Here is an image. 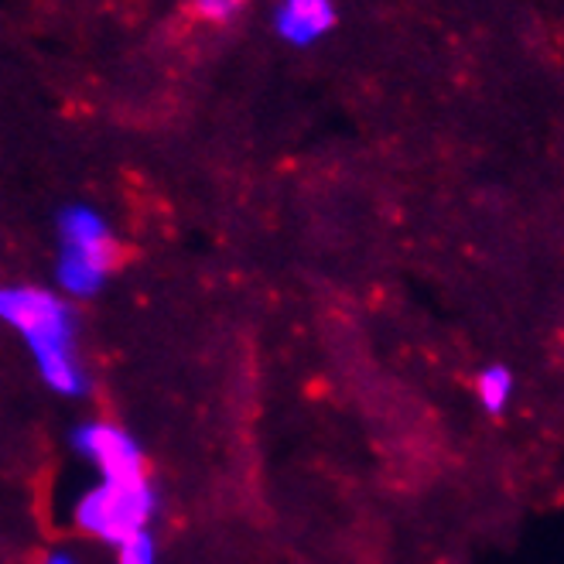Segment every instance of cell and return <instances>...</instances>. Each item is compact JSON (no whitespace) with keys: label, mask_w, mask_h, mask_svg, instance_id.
Returning <instances> with one entry per match:
<instances>
[{"label":"cell","mask_w":564,"mask_h":564,"mask_svg":"<svg viewBox=\"0 0 564 564\" xmlns=\"http://www.w3.org/2000/svg\"><path fill=\"white\" fill-rule=\"evenodd\" d=\"M0 322L28 343L42 380L55 393H86V370L76 349V315L55 291L28 284L0 288Z\"/></svg>","instance_id":"obj_1"},{"label":"cell","mask_w":564,"mask_h":564,"mask_svg":"<svg viewBox=\"0 0 564 564\" xmlns=\"http://www.w3.org/2000/svg\"><path fill=\"white\" fill-rule=\"evenodd\" d=\"M58 288L73 297H89L104 288L113 271V234L110 223L93 206H65L58 213Z\"/></svg>","instance_id":"obj_2"},{"label":"cell","mask_w":564,"mask_h":564,"mask_svg":"<svg viewBox=\"0 0 564 564\" xmlns=\"http://www.w3.org/2000/svg\"><path fill=\"white\" fill-rule=\"evenodd\" d=\"M154 510H158V492L148 482V476L99 482L89 492H83V500L76 507V523L99 541L123 544L144 534Z\"/></svg>","instance_id":"obj_3"},{"label":"cell","mask_w":564,"mask_h":564,"mask_svg":"<svg viewBox=\"0 0 564 564\" xmlns=\"http://www.w3.org/2000/svg\"><path fill=\"white\" fill-rule=\"evenodd\" d=\"M73 445L83 458L104 476V482L120 479H144V452L134 435H127L120 424L110 421H86L76 427Z\"/></svg>","instance_id":"obj_4"},{"label":"cell","mask_w":564,"mask_h":564,"mask_svg":"<svg viewBox=\"0 0 564 564\" xmlns=\"http://www.w3.org/2000/svg\"><path fill=\"white\" fill-rule=\"evenodd\" d=\"M336 28V4L332 0H281L274 8V31L294 48L322 42Z\"/></svg>","instance_id":"obj_5"},{"label":"cell","mask_w":564,"mask_h":564,"mask_svg":"<svg viewBox=\"0 0 564 564\" xmlns=\"http://www.w3.org/2000/svg\"><path fill=\"white\" fill-rule=\"evenodd\" d=\"M476 390H479L482 408H486L489 414H500V411L507 408V401H510V393H513V373H510L507 367H486V370L479 373Z\"/></svg>","instance_id":"obj_6"},{"label":"cell","mask_w":564,"mask_h":564,"mask_svg":"<svg viewBox=\"0 0 564 564\" xmlns=\"http://www.w3.org/2000/svg\"><path fill=\"white\" fill-rule=\"evenodd\" d=\"M120 554H117V564H158V554H154V541L151 534L144 530V534L130 538L123 544H117Z\"/></svg>","instance_id":"obj_7"},{"label":"cell","mask_w":564,"mask_h":564,"mask_svg":"<svg viewBox=\"0 0 564 564\" xmlns=\"http://www.w3.org/2000/svg\"><path fill=\"white\" fill-rule=\"evenodd\" d=\"M243 4L247 0H195V11L198 18H206L213 24H226L243 11Z\"/></svg>","instance_id":"obj_8"},{"label":"cell","mask_w":564,"mask_h":564,"mask_svg":"<svg viewBox=\"0 0 564 564\" xmlns=\"http://www.w3.org/2000/svg\"><path fill=\"white\" fill-rule=\"evenodd\" d=\"M45 564H76V557H73V554H62V551H58V554H48V557H45Z\"/></svg>","instance_id":"obj_9"}]
</instances>
